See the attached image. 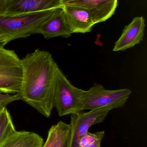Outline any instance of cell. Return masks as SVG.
<instances>
[{
	"mask_svg": "<svg viewBox=\"0 0 147 147\" xmlns=\"http://www.w3.org/2000/svg\"><path fill=\"white\" fill-rule=\"evenodd\" d=\"M22 78L20 91L22 100L45 117L53 108L57 73L59 68L51 54L36 49L21 59Z\"/></svg>",
	"mask_w": 147,
	"mask_h": 147,
	"instance_id": "cell-1",
	"label": "cell"
},
{
	"mask_svg": "<svg viewBox=\"0 0 147 147\" xmlns=\"http://www.w3.org/2000/svg\"><path fill=\"white\" fill-rule=\"evenodd\" d=\"M57 9L12 15L0 14V44L5 46L14 40L36 34L40 25Z\"/></svg>",
	"mask_w": 147,
	"mask_h": 147,
	"instance_id": "cell-2",
	"label": "cell"
},
{
	"mask_svg": "<svg viewBox=\"0 0 147 147\" xmlns=\"http://www.w3.org/2000/svg\"><path fill=\"white\" fill-rule=\"evenodd\" d=\"M84 91L72 85L59 68L54 96V108L59 116L62 117L83 111Z\"/></svg>",
	"mask_w": 147,
	"mask_h": 147,
	"instance_id": "cell-3",
	"label": "cell"
},
{
	"mask_svg": "<svg viewBox=\"0 0 147 147\" xmlns=\"http://www.w3.org/2000/svg\"><path fill=\"white\" fill-rule=\"evenodd\" d=\"M22 78L21 61L14 50L0 44V92L15 94L19 92Z\"/></svg>",
	"mask_w": 147,
	"mask_h": 147,
	"instance_id": "cell-4",
	"label": "cell"
},
{
	"mask_svg": "<svg viewBox=\"0 0 147 147\" xmlns=\"http://www.w3.org/2000/svg\"><path fill=\"white\" fill-rule=\"evenodd\" d=\"M132 93L128 89L107 90L102 85L94 84L89 90L84 91L83 109L107 108L110 110L123 107Z\"/></svg>",
	"mask_w": 147,
	"mask_h": 147,
	"instance_id": "cell-5",
	"label": "cell"
},
{
	"mask_svg": "<svg viewBox=\"0 0 147 147\" xmlns=\"http://www.w3.org/2000/svg\"><path fill=\"white\" fill-rule=\"evenodd\" d=\"M110 111L107 108H100L71 114L66 140L67 147H79L80 139L87 134L91 126L103 122Z\"/></svg>",
	"mask_w": 147,
	"mask_h": 147,
	"instance_id": "cell-6",
	"label": "cell"
},
{
	"mask_svg": "<svg viewBox=\"0 0 147 147\" xmlns=\"http://www.w3.org/2000/svg\"><path fill=\"white\" fill-rule=\"evenodd\" d=\"M63 6L62 0H5L0 14L34 13L62 7Z\"/></svg>",
	"mask_w": 147,
	"mask_h": 147,
	"instance_id": "cell-7",
	"label": "cell"
},
{
	"mask_svg": "<svg viewBox=\"0 0 147 147\" xmlns=\"http://www.w3.org/2000/svg\"><path fill=\"white\" fill-rule=\"evenodd\" d=\"M62 3L63 5L86 9L96 24L105 21L114 14L117 0H62Z\"/></svg>",
	"mask_w": 147,
	"mask_h": 147,
	"instance_id": "cell-8",
	"label": "cell"
},
{
	"mask_svg": "<svg viewBox=\"0 0 147 147\" xmlns=\"http://www.w3.org/2000/svg\"><path fill=\"white\" fill-rule=\"evenodd\" d=\"M36 34H42L47 40L55 37L69 38L72 33L63 8H58L43 22L36 30Z\"/></svg>",
	"mask_w": 147,
	"mask_h": 147,
	"instance_id": "cell-9",
	"label": "cell"
},
{
	"mask_svg": "<svg viewBox=\"0 0 147 147\" xmlns=\"http://www.w3.org/2000/svg\"><path fill=\"white\" fill-rule=\"evenodd\" d=\"M145 26V20L143 17L134 18L124 28L121 37L115 43L113 51H124L140 44L143 40Z\"/></svg>",
	"mask_w": 147,
	"mask_h": 147,
	"instance_id": "cell-10",
	"label": "cell"
},
{
	"mask_svg": "<svg viewBox=\"0 0 147 147\" xmlns=\"http://www.w3.org/2000/svg\"><path fill=\"white\" fill-rule=\"evenodd\" d=\"M62 8L72 33L91 32L95 23L87 9L81 7L64 5Z\"/></svg>",
	"mask_w": 147,
	"mask_h": 147,
	"instance_id": "cell-11",
	"label": "cell"
},
{
	"mask_svg": "<svg viewBox=\"0 0 147 147\" xmlns=\"http://www.w3.org/2000/svg\"><path fill=\"white\" fill-rule=\"evenodd\" d=\"M43 138L38 134L26 131H16L0 147H42Z\"/></svg>",
	"mask_w": 147,
	"mask_h": 147,
	"instance_id": "cell-12",
	"label": "cell"
},
{
	"mask_svg": "<svg viewBox=\"0 0 147 147\" xmlns=\"http://www.w3.org/2000/svg\"><path fill=\"white\" fill-rule=\"evenodd\" d=\"M70 129L69 124L60 121L50 128L47 139L42 147H60L66 140Z\"/></svg>",
	"mask_w": 147,
	"mask_h": 147,
	"instance_id": "cell-13",
	"label": "cell"
},
{
	"mask_svg": "<svg viewBox=\"0 0 147 147\" xmlns=\"http://www.w3.org/2000/svg\"><path fill=\"white\" fill-rule=\"evenodd\" d=\"M16 131L9 112L4 108L0 111V146Z\"/></svg>",
	"mask_w": 147,
	"mask_h": 147,
	"instance_id": "cell-14",
	"label": "cell"
},
{
	"mask_svg": "<svg viewBox=\"0 0 147 147\" xmlns=\"http://www.w3.org/2000/svg\"><path fill=\"white\" fill-rule=\"evenodd\" d=\"M0 92V111L7 108L9 104L15 101L21 100L20 96L17 93L15 94H2Z\"/></svg>",
	"mask_w": 147,
	"mask_h": 147,
	"instance_id": "cell-15",
	"label": "cell"
},
{
	"mask_svg": "<svg viewBox=\"0 0 147 147\" xmlns=\"http://www.w3.org/2000/svg\"><path fill=\"white\" fill-rule=\"evenodd\" d=\"M97 133H91L88 132L79 140V146L83 147L91 143L96 139Z\"/></svg>",
	"mask_w": 147,
	"mask_h": 147,
	"instance_id": "cell-16",
	"label": "cell"
},
{
	"mask_svg": "<svg viewBox=\"0 0 147 147\" xmlns=\"http://www.w3.org/2000/svg\"><path fill=\"white\" fill-rule=\"evenodd\" d=\"M96 138L92 142L83 147H101V143L104 137L105 133L104 131L97 132Z\"/></svg>",
	"mask_w": 147,
	"mask_h": 147,
	"instance_id": "cell-17",
	"label": "cell"
},
{
	"mask_svg": "<svg viewBox=\"0 0 147 147\" xmlns=\"http://www.w3.org/2000/svg\"><path fill=\"white\" fill-rule=\"evenodd\" d=\"M5 0H0V11L3 7V4L5 3Z\"/></svg>",
	"mask_w": 147,
	"mask_h": 147,
	"instance_id": "cell-18",
	"label": "cell"
},
{
	"mask_svg": "<svg viewBox=\"0 0 147 147\" xmlns=\"http://www.w3.org/2000/svg\"><path fill=\"white\" fill-rule=\"evenodd\" d=\"M66 140H67V139L63 142L60 147H67V141H66Z\"/></svg>",
	"mask_w": 147,
	"mask_h": 147,
	"instance_id": "cell-19",
	"label": "cell"
},
{
	"mask_svg": "<svg viewBox=\"0 0 147 147\" xmlns=\"http://www.w3.org/2000/svg\"><path fill=\"white\" fill-rule=\"evenodd\" d=\"M1 34H0V41H1Z\"/></svg>",
	"mask_w": 147,
	"mask_h": 147,
	"instance_id": "cell-20",
	"label": "cell"
}]
</instances>
